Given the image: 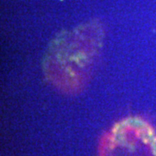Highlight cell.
<instances>
[{"label":"cell","mask_w":156,"mask_h":156,"mask_svg":"<svg viewBox=\"0 0 156 156\" xmlns=\"http://www.w3.org/2000/svg\"><path fill=\"white\" fill-rule=\"evenodd\" d=\"M102 43V28L94 22L58 35L48 48L44 60L47 80L63 93L80 92L99 62Z\"/></svg>","instance_id":"obj_1"}]
</instances>
